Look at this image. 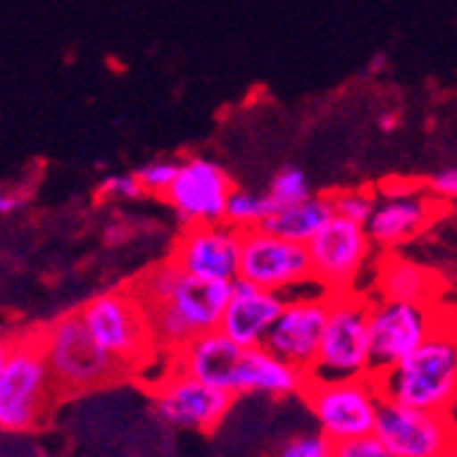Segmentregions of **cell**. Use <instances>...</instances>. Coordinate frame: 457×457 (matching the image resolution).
<instances>
[{"mask_svg": "<svg viewBox=\"0 0 457 457\" xmlns=\"http://www.w3.org/2000/svg\"><path fill=\"white\" fill-rule=\"evenodd\" d=\"M238 279L279 296L312 287L307 246L263 228L244 230L238 244Z\"/></svg>", "mask_w": 457, "mask_h": 457, "instance_id": "11", "label": "cell"}, {"mask_svg": "<svg viewBox=\"0 0 457 457\" xmlns=\"http://www.w3.org/2000/svg\"><path fill=\"white\" fill-rule=\"evenodd\" d=\"M274 457H331V444L320 433H299L285 441Z\"/></svg>", "mask_w": 457, "mask_h": 457, "instance_id": "26", "label": "cell"}, {"mask_svg": "<svg viewBox=\"0 0 457 457\" xmlns=\"http://www.w3.org/2000/svg\"><path fill=\"white\" fill-rule=\"evenodd\" d=\"M102 197H120V200H135L143 195L137 179L132 173H120V176H107L99 187Z\"/></svg>", "mask_w": 457, "mask_h": 457, "instance_id": "28", "label": "cell"}, {"mask_svg": "<svg viewBox=\"0 0 457 457\" xmlns=\"http://www.w3.org/2000/svg\"><path fill=\"white\" fill-rule=\"evenodd\" d=\"M36 335H38L41 356H45V364L50 370L53 386L63 397L96 392L127 376L91 340L77 312H66L55 318L45 328H36Z\"/></svg>", "mask_w": 457, "mask_h": 457, "instance_id": "4", "label": "cell"}, {"mask_svg": "<svg viewBox=\"0 0 457 457\" xmlns=\"http://www.w3.org/2000/svg\"><path fill=\"white\" fill-rule=\"evenodd\" d=\"M238 244L241 233L225 222L189 225L173 246L170 263L195 279L230 285L238 279Z\"/></svg>", "mask_w": 457, "mask_h": 457, "instance_id": "15", "label": "cell"}, {"mask_svg": "<svg viewBox=\"0 0 457 457\" xmlns=\"http://www.w3.org/2000/svg\"><path fill=\"white\" fill-rule=\"evenodd\" d=\"M304 381H307V376L302 370L277 359L263 345L241 348L230 392H233V397H244V395L290 397V395H302Z\"/></svg>", "mask_w": 457, "mask_h": 457, "instance_id": "20", "label": "cell"}, {"mask_svg": "<svg viewBox=\"0 0 457 457\" xmlns=\"http://www.w3.org/2000/svg\"><path fill=\"white\" fill-rule=\"evenodd\" d=\"M91 340L129 376L159 364V348L148 315L132 287L107 290L82 304L77 312Z\"/></svg>", "mask_w": 457, "mask_h": 457, "instance_id": "3", "label": "cell"}, {"mask_svg": "<svg viewBox=\"0 0 457 457\" xmlns=\"http://www.w3.org/2000/svg\"><path fill=\"white\" fill-rule=\"evenodd\" d=\"M154 413L176 430H192V433H212L217 430L236 403V397L225 389L203 384L187 372L176 370L164 359L162 372L148 384Z\"/></svg>", "mask_w": 457, "mask_h": 457, "instance_id": "10", "label": "cell"}, {"mask_svg": "<svg viewBox=\"0 0 457 457\" xmlns=\"http://www.w3.org/2000/svg\"><path fill=\"white\" fill-rule=\"evenodd\" d=\"M441 214V203L422 189L397 187L376 197V209L364 222V230L372 246L381 249H400L411 238L425 233Z\"/></svg>", "mask_w": 457, "mask_h": 457, "instance_id": "16", "label": "cell"}, {"mask_svg": "<svg viewBox=\"0 0 457 457\" xmlns=\"http://www.w3.org/2000/svg\"><path fill=\"white\" fill-rule=\"evenodd\" d=\"M376 384L384 400L420 411L452 413L457 397L454 323L438 328L417 351L376 376Z\"/></svg>", "mask_w": 457, "mask_h": 457, "instance_id": "2", "label": "cell"}, {"mask_svg": "<svg viewBox=\"0 0 457 457\" xmlns=\"http://www.w3.org/2000/svg\"><path fill=\"white\" fill-rule=\"evenodd\" d=\"M454 323L449 304H413L370 296V370L372 378L417 351L438 328Z\"/></svg>", "mask_w": 457, "mask_h": 457, "instance_id": "7", "label": "cell"}, {"mask_svg": "<svg viewBox=\"0 0 457 457\" xmlns=\"http://www.w3.org/2000/svg\"><path fill=\"white\" fill-rule=\"evenodd\" d=\"M263 195L269 200V209L277 212V209H287V205H296V203L307 200L312 195V187H310V179L299 168H282L271 179V184Z\"/></svg>", "mask_w": 457, "mask_h": 457, "instance_id": "23", "label": "cell"}, {"mask_svg": "<svg viewBox=\"0 0 457 457\" xmlns=\"http://www.w3.org/2000/svg\"><path fill=\"white\" fill-rule=\"evenodd\" d=\"M428 189H430V195H433L438 203L454 200V195H457V170H454V168L438 170V173L428 181Z\"/></svg>", "mask_w": 457, "mask_h": 457, "instance_id": "29", "label": "cell"}, {"mask_svg": "<svg viewBox=\"0 0 457 457\" xmlns=\"http://www.w3.org/2000/svg\"><path fill=\"white\" fill-rule=\"evenodd\" d=\"M282 299L285 296L271 294V290L236 279L230 282V294L220 315L217 331L238 348H261L274 318L279 315Z\"/></svg>", "mask_w": 457, "mask_h": 457, "instance_id": "17", "label": "cell"}, {"mask_svg": "<svg viewBox=\"0 0 457 457\" xmlns=\"http://www.w3.org/2000/svg\"><path fill=\"white\" fill-rule=\"evenodd\" d=\"M55 397L38 335L14 337L0 367V433H30L45 425Z\"/></svg>", "mask_w": 457, "mask_h": 457, "instance_id": "5", "label": "cell"}, {"mask_svg": "<svg viewBox=\"0 0 457 457\" xmlns=\"http://www.w3.org/2000/svg\"><path fill=\"white\" fill-rule=\"evenodd\" d=\"M304 246L310 279L320 294L340 296L359 290V279L372 258V241L364 225L331 217Z\"/></svg>", "mask_w": 457, "mask_h": 457, "instance_id": "9", "label": "cell"}, {"mask_svg": "<svg viewBox=\"0 0 457 457\" xmlns=\"http://www.w3.org/2000/svg\"><path fill=\"white\" fill-rule=\"evenodd\" d=\"M302 397L312 411L318 433L328 444H343L361 436H372L376 413L384 400L376 378H345V381L307 378Z\"/></svg>", "mask_w": 457, "mask_h": 457, "instance_id": "8", "label": "cell"}, {"mask_svg": "<svg viewBox=\"0 0 457 457\" xmlns=\"http://www.w3.org/2000/svg\"><path fill=\"white\" fill-rule=\"evenodd\" d=\"M9 345H12V337H0V367H4V361H6Z\"/></svg>", "mask_w": 457, "mask_h": 457, "instance_id": "31", "label": "cell"}, {"mask_svg": "<svg viewBox=\"0 0 457 457\" xmlns=\"http://www.w3.org/2000/svg\"><path fill=\"white\" fill-rule=\"evenodd\" d=\"M331 217L335 214H331L328 195H310L307 200H302L296 205L271 212L261 228L274 233V236H282L287 241L307 244Z\"/></svg>", "mask_w": 457, "mask_h": 457, "instance_id": "21", "label": "cell"}, {"mask_svg": "<svg viewBox=\"0 0 457 457\" xmlns=\"http://www.w3.org/2000/svg\"><path fill=\"white\" fill-rule=\"evenodd\" d=\"M129 287L148 315L154 343L164 359L192 337L214 331L230 294L228 282L195 279L170 261L154 266Z\"/></svg>", "mask_w": 457, "mask_h": 457, "instance_id": "1", "label": "cell"}, {"mask_svg": "<svg viewBox=\"0 0 457 457\" xmlns=\"http://www.w3.org/2000/svg\"><path fill=\"white\" fill-rule=\"evenodd\" d=\"M381 123H384V129H386V132H392V127L397 123V115H384V118H381Z\"/></svg>", "mask_w": 457, "mask_h": 457, "instance_id": "33", "label": "cell"}, {"mask_svg": "<svg viewBox=\"0 0 457 457\" xmlns=\"http://www.w3.org/2000/svg\"><path fill=\"white\" fill-rule=\"evenodd\" d=\"M384 69V55H376L370 61V74H376V71H381Z\"/></svg>", "mask_w": 457, "mask_h": 457, "instance_id": "32", "label": "cell"}, {"mask_svg": "<svg viewBox=\"0 0 457 457\" xmlns=\"http://www.w3.org/2000/svg\"><path fill=\"white\" fill-rule=\"evenodd\" d=\"M376 197L370 189H343V192H335L328 195V203H331V214L340 217V220H348V222H356V225H364L376 209Z\"/></svg>", "mask_w": 457, "mask_h": 457, "instance_id": "24", "label": "cell"}, {"mask_svg": "<svg viewBox=\"0 0 457 457\" xmlns=\"http://www.w3.org/2000/svg\"><path fill=\"white\" fill-rule=\"evenodd\" d=\"M25 203H28L25 192H17V189H0V217H12V214H17Z\"/></svg>", "mask_w": 457, "mask_h": 457, "instance_id": "30", "label": "cell"}, {"mask_svg": "<svg viewBox=\"0 0 457 457\" xmlns=\"http://www.w3.org/2000/svg\"><path fill=\"white\" fill-rule=\"evenodd\" d=\"M367 312H370V294H364V290L328 296L326 323L307 378H320V381L372 378Z\"/></svg>", "mask_w": 457, "mask_h": 457, "instance_id": "6", "label": "cell"}, {"mask_svg": "<svg viewBox=\"0 0 457 457\" xmlns=\"http://www.w3.org/2000/svg\"><path fill=\"white\" fill-rule=\"evenodd\" d=\"M326 312H328V296L320 294L318 287L315 290L307 287L299 290V294L285 296L279 315L274 318L263 340V348L307 376L318 353Z\"/></svg>", "mask_w": 457, "mask_h": 457, "instance_id": "13", "label": "cell"}, {"mask_svg": "<svg viewBox=\"0 0 457 457\" xmlns=\"http://www.w3.org/2000/svg\"><path fill=\"white\" fill-rule=\"evenodd\" d=\"M179 170V162H170V159H156V162H148L143 164L140 170H135L132 176L137 179L140 189L143 192H154V195H164L173 181Z\"/></svg>", "mask_w": 457, "mask_h": 457, "instance_id": "25", "label": "cell"}, {"mask_svg": "<svg viewBox=\"0 0 457 457\" xmlns=\"http://www.w3.org/2000/svg\"><path fill=\"white\" fill-rule=\"evenodd\" d=\"M238 356H241V348L214 328V331H205V335L192 337L187 345H181L176 353H170L168 364H173L176 370L187 372V376H192L203 384L230 392L236 367H238Z\"/></svg>", "mask_w": 457, "mask_h": 457, "instance_id": "19", "label": "cell"}, {"mask_svg": "<svg viewBox=\"0 0 457 457\" xmlns=\"http://www.w3.org/2000/svg\"><path fill=\"white\" fill-rule=\"evenodd\" d=\"M271 214L269 200L263 192H253V189H230L228 200H225V214L222 222L238 233L244 230H255L266 222V217Z\"/></svg>", "mask_w": 457, "mask_h": 457, "instance_id": "22", "label": "cell"}, {"mask_svg": "<svg viewBox=\"0 0 457 457\" xmlns=\"http://www.w3.org/2000/svg\"><path fill=\"white\" fill-rule=\"evenodd\" d=\"M376 436L395 457H454V417L381 400Z\"/></svg>", "mask_w": 457, "mask_h": 457, "instance_id": "12", "label": "cell"}, {"mask_svg": "<svg viewBox=\"0 0 457 457\" xmlns=\"http://www.w3.org/2000/svg\"><path fill=\"white\" fill-rule=\"evenodd\" d=\"M230 189L233 184L222 164L203 159V156H189L179 162V170L162 197L173 205V212L187 228L214 225V222H222L225 200Z\"/></svg>", "mask_w": 457, "mask_h": 457, "instance_id": "14", "label": "cell"}, {"mask_svg": "<svg viewBox=\"0 0 457 457\" xmlns=\"http://www.w3.org/2000/svg\"><path fill=\"white\" fill-rule=\"evenodd\" d=\"M370 296L413 302V304H441L444 302V277L405 255L389 253L376 266Z\"/></svg>", "mask_w": 457, "mask_h": 457, "instance_id": "18", "label": "cell"}, {"mask_svg": "<svg viewBox=\"0 0 457 457\" xmlns=\"http://www.w3.org/2000/svg\"><path fill=\"white\" fill-rule=\"evenodd\" d=\"M331 457H395L376 436H361L353 441L331 444Z\"/></svg>", "mask_w": 457, "mask_h": 457, "instance_id": "27", "label": "cell"}]
</instances>
